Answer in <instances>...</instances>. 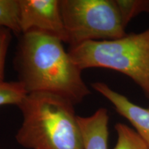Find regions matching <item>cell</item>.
<instances>
[{"label": "cell", "mask_w": 149, "mask_h": 149, "mask_svg": "<svg viewBox=\"0 0 149 149\" xmlns=\"http://www.w3.org/2000/svg\"><path fill=\"white\" fill-rule=\"evenodd\" d=\"M62 41L38 33L22 34L14 67L29 93H47L62 97L74 105L91 94L82 70L76 65Z\"/></svg>", "instance_id": "obj_1"}, {"label": "cell", "mask_w": 149, "mask_h": 149, "mask_svg": "<svg viewBox=\"0 0 149 149\" xmlns=\"http://www.w3.org/2000/svg\"><path fill=\"white\" fill-rule=\"evenodd\" d=\"M74 106L51 93L27 94L18 106L23 116L18 144L28 149H84Z\"/></svg>", "instance_id": "obj_2"}, {"label": "cell", "mask_w": 149, "mask_h": 149, "mask_svg": "<svg viewBox=\"0 0 149 149\" xmlns=\"http://www.w3.org/2000/svg\"><path fill=\"white\" fill-rule=\"evenodd\" d=\"M68 53L80 70L103 68L125 74L149 97V28L111 40L88 41Z\"/></svg>", "instance_id": "obj_3"}, {"label": "cell", "mask_w": 149, "mask_h": 149, "mask_svg": "<svg viewBox=\"0 0 149 149\" xmlns=\"http://www.w3.org/2000/svg\"><path fill=\"white\" fill-rule=\"evenodd\" d=\"M60 7L70 46L126 35L115 0H60Z\"/></svg>", "instance_id": "obj_4"}, {"label": "cell", "mask_w": 149, "mask_h": 149, "mask_svg": "<svg viewBox=\"0 0 149 149\" xmlns=\"http://www.w3.org/2000/svg\"><path fill=\"white\" fill-rule=\"evenodd\" d=\"M22 34L42 33L68 43L60 0H19Z\"/></svg>", "instance_id": "obj_5"}, {"label": "cell", "mask_w": 149, "mask_h": 149, "mask_svg": "<svg viewBox=\"0 0 149 149\" xmlns=\"http://www.w3.org/2000/svg\"><path fill=\"white\" fill-rule=\"evenodd\" d=\"M95 91L107 98L120 115L127 120L149 146V109L136 105L120 93L110 88L107 84L95 82L92 84Z\"/></svg>", "instance_id": "obj_6"}, {"label": "cell", "mask_w": 149, "mask_h": 149, "mask_svg": "<svg viewBox=\"0 0 149 149\" xmlns=\"http://www.w3.org/2000/svg\"><path fill=\"white\" fill-rule=\"evenodd\" d=\"M84 149H108L109 117L107 109L100 108L88 117H77Z\"/></svg>", "instance_id": "obj_7"}, {"label": "cell", "mask_w": 149, "mask_h": 149, "mask_svg": "<svg viewBox=\"0 0 149 149\" xmlns=\"http://www.w3.org/2000/svg\"><path fill=\"white\" fill-rule=\"evenodd\" d=\"M0 27L10 30L19 37L22 35L19 0H0Z\"/></svg>", "instance_id": "obj_8"}, {"label": "cell", "mask_w": 149, "mask_h": 149, "mask_svg": "<svg viewBox=\"0 0 149 149\" xmlns=\"http://www.w3.org/2000/svg\"><path fill=\"white\" fill-rule=\"evenodd\" d=\"M117 140L113 149H149V146L135 130L122 123L115 126Z\"/></svg>", "instance_id": "obj_9"}, {"label": "cell", "mask_w": 149, "mask_h": 149, "mask_svg": "<svg viewBox=\"0 0 149 149\" xmlns=\"http://www.w3.org/2000/svg\"><path fill=\"white\" fill-rule=\"evenodd\" d=\"M28 93L19 81H0V107L4 105L19 106Z\"/></svg>", "instance_id": "obj_10"}, {"label": "cell", "mask_w": 149, "mask_h": 149, "mask_svg": "<svg viewBox=\"0 0 149 149\" xmlns=\"http://www.w3.org/2000/svg\"><path fill=\"white\" fill-rule=\"evenodd\" d=\"M126 27L129 22L141 13H149V1L145 0H115Z\"/></svg>", "instance_id": "obj_11"}, {"label": "cell", "mask_w": 149, "mask_h": 149, "mask_svg": "<svg viewBox=\"0 0 149 149\" xmlns=\"http://www.w3.org/2000/svg\"><path fill=\"white\" fill-rule=\"evenodd\" d=\"M10 30L0 27V81H5V63L7 52L12 40Z\"/></svg>", "instance_id": "obj_12"}]
</instances>
